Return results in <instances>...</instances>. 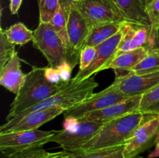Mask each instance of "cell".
I'll list each match as a JSON object with an SVG mask.
<instances>
[{
	"mask_svg": "<svg viewBox=\"0 0 159 158\" xmlns=\"http://www.w3.org/2000/svg\"><path fill=\"white\" fill-rule=\"evenodd\" d=\"M70 82L51 83L45 77L44 68L33 67L32 70L27 73L24 85L11 103L6 120H9L24 110L54 95L68 86Z\"/></svg>",
	"mask_w": 159,
	"mask_h": 158,
	"instance_id": "1",
	"label": "cell"
},
{
	"mask_svg": "<svg viewBox=\"0 0 159 158\" xmlns=\"http://www.w3.org/2000/svg\"><path fill=\"white\" fill-rule=\"evenodd\" d=\"M152 116H154L137 111L106 122L97 133L76 153L123 145L133 136L141 124Z\"/></svg>",
	"mask_w": 159,
	"mask_h": 158,
	"instance_id": "2",
	"label": "cell"
},
{
	"mask_svg": "<svg viewBox=\"0 0 159 158\" xmlns=\"http://www.w3.org/2000/svg\"><path fill=\"white\" fill-rule=\"evenodd\" d=\"M97 87L98 83L95 81L94 76L78 84H73L71 81L68 86L65 87L57 94L24 110L11 119H20L33 111L51 108V107L58 106L66 110L70 109L88 99L93 94V91Z\"/></svg>",
	"mask_w": 159,
	"mask_h": 158,
	"instance_id": "3",
	"label": "cell"
},
{
	"mask_svg": "<svg viewBox=\"0 0 159 158\" xmlns=\"http://www.w3.org/2000/svg\"><path fill=\"white\" fill-rule=\"evenodd\" d=\"M103 125L102 122L65 119L64 129L57 131L51 142L58 144L63 150L75 153L88 143Z\"/></svg>",
	"mask_w": 159,
	"mask_h": 158,
	"instance_id": "4",
	"label": "cell"
},
{
	"mask_svg": "<svg viewBox=\"0 0 159 158\" xmlns=\"http://www.w3.org/2000/svg\"><path fill=\"white\" fill-rule=\"evenodd\" d=\"M120 31L122 37L116 57L138 48H144L149 52L159 48V29L152 25L146 26L125 21L121 23Z\"/></svg>",
	"mask_w": 159,
	"mask_h": 158,
	"instance_id": "5",
	"label": "cell"
},
{
	"mask_svg": "<svg viewBox=\"0 0 159 158\" xmlns=\"http://www.w3.org/2000/svg\"><path fill=\"white\" fill-rule=\"evenodd\" d=\"M34 33L33 46L46 57L50 67L56 68L68 61V50L51 23H40Z\"/></svg>",
	"mask_w": 159,
	"mask_h": 158,
	"instance_id": "6",
	"label": "cell"
},
{
	"mask_svg": "<svg viewBox=\"0 0 159 158\" xmlns=\"http://www.w3.org/2000/svg\"><path fill=\"white\" fill-rule=\"evenodd\" d=\"M57 130L40 129L0 133V150L6 156L16 152L37 149L51 143Z\"/></svg>",
	"mask_w": 159,
	"mask_h": 158,
	"instance_id": "7",
	"label": "cell"
},
{
	"mask_svg": "<svg viewBox=\"0 0 159 158\" xmlns=\"http://www.w3.org/2000/svg\"><path fill=\"white\" fill-rule=\"evenodd\" d=\"M71 7L80 12L91 28L101 23L127 21L113 0H78Z\"/></svg>",
	"mask_w": 159,
	"mask_h": 158,
	"instance_id": "8",
	"label": "cell"
},
{
	"mask_svg": "<svg viewBox=\"0 0 159 158\" xmlns=\"http://www.w3.org/2000/svg\"><path fill=\"white\" fill-rule=\"evenodd\" d=\"M126 94L121 92L116 82L98 93H93L76 106L66 110L63 113L65 119H79L92 112L101 110L110 105L127 99Z\"/></svg>",
	"mask_w": 159,
	"mask_h": 158,
	"instance_id": "9",
	"label": "cell"
},
{
	"mask_svg": "<svg viewBox=\"0 0 159 158\" xmlns=\"http://www.w3.org/2000/svg\"><path fill=\"white\" fill-rule=\"evenodd\" d=\"M122 33L120 31L107 41L96 46V56L93 61L85 70L78 71L76 75L71 78V83L78 84L93 77L99 71L107 70L110 62L116 57Z\"/></svg>",
	"mask_w": 159,
	"mask_h": 158,
	"instance_id": "10",
	"label": "cell"
},
{
	"mask_svg": "<svg viewBox=\"0 0 159 158\" xmlns=\"http://www.w3.org/2000/svg\"><path fill=\"white\" fill-rule=\"evenodd\" d=\"M159 133V116H154L141 124L124 143L125 158H135L155 144Z\"/></svg>",
	"mask_w": 159,
	"mask_h": 158,
	"instance_id": "11",
	"label": "cell"
},
{
	"mask_svg": "<svg viewBox=\"0 0 159 158\" xmlns=\"http://www.w3.org/2000/svg\"><path fill=\"white\" fill-rule=\"evenodd\" d=\"M67 29L69 40L68 61L74 68L79 63L81 51L91 27L80 12L71 7L68 16Z\"/></svg>",
	"mask_w": 159,
	"mask_h": 158,
	"instance_id": "12",
	"label": "cell"
},
{
	"mask_svg": "<svg viewBox=\"0 0 159 158\" xmlns=\"http://www.w3.org/2000/svg\"><path fill=\"white\" fill-rule=\"evenodd\" d=\"M65 111L66 109L58 106L33 111L20 119L6 121L0 127V133L37 129L42 125L52 120Z\"/></svg>",
	"mask_w": 159,
	"mask_h": 158,
	"instance_id": "13",
	"label": "cell"
},
{
	"mask_svg": "<svg viewBox=\"0 0 159 158\" xmlns=\"http://www.w3.org/2000/svg\"><path fill=\"white\" fill-rule=\"evenodd\" d=\"M141 96L142 95L129 97L125 100L113 104L105 108L88 113L79 119L106 123L121 116L138 111Z\"/></svg>",
	"mask_w": 159,
	"mask_h": 158,
	"instance_id": "14",
	"label": "cell"
},
{
	"mask_svg": "<svg viewBox=\"0 0 159 158\" xmlns=\"http://www.w3.org/2000/svg\"><path fill=\"white\" fill-rule=\"evenodd\" d=\"M120 91L127 97L142 95L159 85V71L144 74H130L121 79H115Z\"/></svg>",
	"mask_w": 159,
	"mask_h": 158,
	"instance_id": "15",
	"label": "cell"
},
{
	"mask_svg": "<svg viewBox=\"0 0 159 158\" xmlns=\"http://www.w3.org/2000/svg\"><path fill=\"white\" fill-rule=\"evenodd\" d=\"M20 67V58L16 52L11 60L0 69V84L16 95L24 85L27 75L21 71Z\"/></svg>",
	"mask_w": 159,
	"mask_h": 158,
	"instance_id": "16",
	"label": "cell"
},
{
	"mask_svg": "<svg viewBox=\"0 0 159 158\" xmlns=\"http://www.w3.org/2000/svg\"><path fill=\"white\" fill-rule=\"evenodd\" d=\"M149 51L144 48H138L117 55L108 65L107 69L114 70L116 78H124L130 74L131 70L146 57Z\"/></svg>",
	"mask_w": 159,
	"mask_h": 158,
	"instance_id": "17",
	"label": "cell"
},
{
	"mask_svg": "<svg viewBox=\"0 0 159 158\" xmlns=\"http://www.w3.org/2000/svg\"><path fill=\"white\" fill-rule=\"evenodd\" d=\"M126 20L138 24L152 25L141 0H113Z\"/></svg>",
	"mask_w": 159,
	"mask_h": 158,
	"instance_id": "18",
	"label": "cell"
},
{
	"mask_svg": "<svg viewBox=\"0 0 159 158\" xmlns=\"http://www.w3.org/2000/svg\"><path fill=\"white\" fill-rule=\"evenodd\" d=\"M121 23H107L93 26L83 45L85 46H97L116 35L120 31Z\"/></svg>",
	"mask_w": 159,
	"mask_h": 158,
	"instance_id": "19",
	"label": "cell"
},
{
	"mask_svg": "<svg viewBox=\"0 0 159 158\" xmlns=\"http://www.w3.org/2000/svg\"><path fill=\"white\" fill-rule=\"evenodd\" d=\"M4 31L9 41L15 45L23 46L34 40V32L28 29L23 23H15L4 29Z\"/></svg>",
	"mask_w": 159,
	"mask_h": 158,
	"instance_id": "20",
	"label": "cell"
},
{
	"mask_svg": "<svg viewBox=\"0 0 159 158\" xmlns=\"http://www.w3.org/2000/svg\"><path fill=\"white\" fill-rule=\"evenodd\" d=\"M124 144L106 147L90 151L79 152L75 153L72 158H125L124 156ZM135 158H142L139 155Z\"/></svg>",
	"mask_w": 159,
	"mask_h": 158,
	"instance_id": "21",
	"label": "cell"
},
{
	"mask_svg": "<svg viewBox=\"0 0 159 158\" xmlns=\"http://www.w3.org/2000/svg\"><path fill=\"white\" fill-rule=\"evenodd\" d=\"M138 112L145 115L159 116V85L142 94Z\"/></svg>",
	"mask_w": 159,
	"mask_h": 158,
	"instance_id": "22",
	"label": "cell"
},
{
	"mask_svg": "<svg viewBox=\"0 0 159 158\" xmlns=\"http://www.w3.org/2000/svg\"><path fill=\"white\" fill-rule=\"evenodd\" d=\"M157 71H159V48L148 52L146 57L131 70L130 74L144 75Z\"/></svg>",
	"mask_w": 159,
	"mask_h": 158,
	"instance_id": "23",
	"label": "cell"
},
{
	"mask_svg": "<svg viewBox=\"0 0 159 158\" xmlns=\"http://www.w3.org/2000/svg\"><path fill=\"white\" fill-rule=\"evenodd\" d=\"M67 21L68 17L64 12L63 9L60 7L57 12L54 14L52 20L51 21V24L55 29L56 32L61 38L62 41L65 43L67 50H68V48H69V40H68V29H67Z\"/></svg>",
	"mask_w": 159,
	"mask_h": 158,
	"instance_id": "24",
	"label": "cell"
},
{
	"mask_svg": "<svg viewBox=\"0 0 159 158\" xmlns=\"http://www.w3.org/2000/svg\"><path fill=\"white\" fill-rule=\"evenodd\" d=\"M60 7L59 0H39L40 23H51Z\"/></svg>",
	"mask_w": 159,
	"mask_h": 158,
	"instance_id": "25",
	"label": "cell"
},
{
	"mask_svg": "<svg viewBox=\"0 0 159 158\" xmlns=\"http://www.w3.org/2000/svg\"><path fill=\"white\" fill-rule=\"evenodd\" d=\"M16 45L11 43L6 37L3 29H0V69L11 60L17 52L15 49Z\"/></svg>",
	"mask_w": 159,
	"mask_h": 158,
	"instance_id": "26",
	"label": "cell"
},
{
	"mask_svg": "<svg viewBox=\"0 0 159 158\" xmlns=\"http://www.w3.org/2000/svg\"><path fill=\"white\" fill-rule=\"evenodd\" d=\"M96 56V46H85L82 50L79 57V70L83 71L88 68Z\"/></svg>",
	"mask_w": 159,
	"mask_h": 158,
	"instance_id": "27",
	"label": "cell"
},
{
	"mask_svg": "<svg viewBox=\"0 0 159 158\" xmlns=\"http://www.w3.org/2000/svg\"><path fill=\"white\" fill-rule=\"evenodd\" d=\"M50 153L43 149H31L14 153L8 156L7 158H47Z\"/></svg>",
	"mask_w": 159,
	"mask_h": 158,
	"instance_id": "28",
	"label": "cell"
},
{
	"mask_svg": "<svg viewBox=\"0 0 159 158\" xmlns=\"http://www.w3.org/2000/svg\"><path fill=\"white\" fill-rule=\"evenodd\" d=\"M146 10L152 26L159 29V0H153L146 7Z\"/></svg>",
	"mask_w": 159,
	"mask_h": 158,
	"instance_id": "29",
	"label": "cell"
},
{
	"mask_svg": "<svg viewBox=\"0 0 159 158\" xmlns=\"http://www.w3.org/2000/svg\"><path fill=\"white\" fill-rule=\"evenodd\" d=\"M60 74L61 77L62 81L65 83H68L71 81V72H72V66L71 64L68 61H65L62 64H61L58 67L56 68Z\"/></svg>",
	"mask_w": 159,
	"mask_h": 158,
	"instance_id": "30",
	"label": "cell"
},
{
	"mask_svg": "<svg viewBox=\"0 0 159 158\" xmlns=\"http://www.w3.org/2000/svg\"><path fill=\"white\" fill-rule=\"evenodd\" d=\"M44 76L47 80L53 84H61L65 83L62 81L61 77L57 68L48 67L44 68ZM69 83V82H68Z\"/></svg>",
	"mask_w": 159,
	"mask_h": 158,
	"instance_id": "31",
	"label": "cell"
},
{
	"mask_svg": "<svg viewBox=\"0 0 159 158\" xmlns=\"http://www.w3.org/2000/svg\"><path fill=\"white\" fill-rule=\"evenodd\" d=\"M76 1H78V0H59L61 8L63 9L64 12H65L67 17L68 16V14L71 11L72 4Z\"/></svg>",
	"mask_w": 159,
	"mask_h": 158,
	"instance_id": "32",
	"label": "cell"
},
{
	"mask_svg": "<svg viewBox=\"0 0 159 158\" xmlns=\"http://www.w3.org/2000/svg\"><path fill=\"white\" fill-rule=\"evenodd\" d=\"M74 156V153L63 150V151L57 152V153H51L47 158H72Z\"/></svg>",
	"mask_w": 159,
	"mask_h": 158,
	"instance_id": "33",
	"label": "cell"
},
{
	"mask_svg": "<svg viewBox=\"0 0 159 158\" xmlns=\"http://www.w3.org/2000/svg\"><path fill=\"white\" fill-rule=\"evenodd\" d=\"M23 0H10L9 3V9H10L11 14L15 15L19 12L20 6H21Z\"/></svg>",
	"mask_w": 159,
	"mask_h": 158,
	"instance_id": "34",
	"label": "cell"
},
{
	"mask_svg": "<svg viewBox=\"0 0 159 158\" xmlns=\"http://www.w3.org/2000/svg\"><path fill=\"white\" fill-rule=\"evenodd\" d=\"M159 157V133L157 136L156 141H155V148L146 158H157Z\"/></svg>",
	"mask_w": 159,
	"mask_h": 158,
	"instance_id": "35",
	"label": "cell"
},
{
	"mask_svg": "<svg viewBox=\"0 0 159 158\" xmlns=\"http://www.w3.org/2000/svg\"><path fill=\"white\" fill-rule=\"evenodd\" d=\"M141 1H142L143 4L144 5V6H145V7H147V6H148V5L150 4V3L152 2L153 0H141Z\"/></svg>",
	"mask_w": 159,
	"mask_h": 158,
	"instance_id": "36",
	"label": "cell"
}]
</instances>
